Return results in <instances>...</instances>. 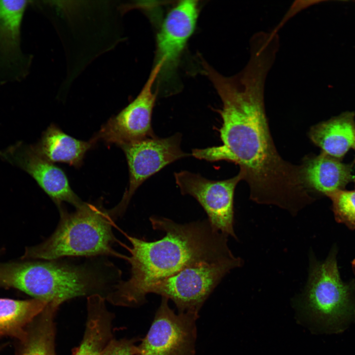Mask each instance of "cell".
<instances>
[{
  "label": "cell",
  "mask_w": 355,
  "mask_h": 355,
  "mask_svg": "<svg viewBox=\"0 0 355 355\" xmlns=\"http://www.w3.org/2000/svg\"><path fill=\"white\" fill-rule=\"evenodd\" d=\"M198 16L196 0L180 1L166 15L157 36L156 63L161 64L164 73H170L177 65L194 32Z\"/></svg>",
  "instance_id": "obj_11"
},
{
  "label": "cell",
  "mask_w": 355,
  "mask_h": 355,
  "mask_svg": "<svg viewBox=\"0 0 355 355\" xmlns=\"http://www.w3.org/2000/svg\"><path fill=\"white\" fill-rule=\"evenodd\" d=\"M312 264L299 304L316 322L335 326L355 313L352 288L341 278L334 251L324 261Z\"/></svg>",
  "instance_id": "obj_5"
},
{
  "label": "cell",
  "mask_w": 355,
  "mask_h": 355,
  "mask_svg": "<svg viewBox=\"0 0 355 355\" xmlns=\"http://www.w3.org/2000/svg\"><path fill=\"white\" fill-rule=\"evenodd\" d=\"M156 63L138 96L118 114L110 118L94 138L119 146L156 136L151 125L156 94L153 85L161 71Z\"/></svg>",
  "instance_id": "obj_10"
},
{
  "label": "cell",
  "mask_w": 355,
  "mask_h": 355,
  "mask_svg": "<svg viewBox=\"0 0 355 355\" xmlns=\"http://www.w3.org/2000/svg\"><path fill=\"white\" fill-rule=\"evenodd\" d=\"M21 163L58 206L66 202L77 208L83 203L72 190L64 172L35 150L27 151L21 158Z\"/></svg>",
  "instance_id": "obj_13"
},
{
  "label": "cell",
  "mask_w": 355,
  "mask_h": 355,
  "mask_svg": "<svg viewBox=\"0 0 355 355\" xmlns=\"http://www.w3.org/2000/svg\"><path fill=\"white\" fill-rule=\"evenodd\" d=\"M265 84L246 75L219 81L215 88L223 105L218 110L222 144L193 149L191 155L238 165L251 200L295 215L314 199L304 183L301 165L284 160L274 143L265 109Z\"/></svg>",
  "instance_id": "obj_1"
},
{
  "label": "cell",
  "mask_w": 355,
  "mask_h": 355,
  "mask_svg": "<svg viewBox=\"0 0 355 355\" xmlns=\"http://www.w3.org/2000/svg\"><path fill=\"white\" fill-rule=\"evenodd\" d=\"M48 304L36 298H0V339L9 337L16 340L20 338L28 324Z\"/></svg>",
  "instance_id": "obj_19"
},
{
  "label": "cell",
  "mask_w": 355,
  "mask_h": 355,
  "mask_svg": "<svg viewBox=\"0 0 355 355\" xmlns=\"http://www.w3.org/2000/svg\"><path fill=\"white\" fill-rule=\"evenodd\" d=\"M112 315L99 294L87 299V319L83 340L74 355H100L111 339Z\"/></svg>",
  "instance_id": "obj_17"
},
{
  "label": "cell",
  "mask_w": 355,
  "mask_h": 355,
  "mask_svg": "<svg viewBox=\"0 0 355 355\" xmlns=\"http://www.w3.org/2000/svg\"><path fill=\"white\" fill-rule=\"evenodd\" d=\"M181 135L175 134L168 138L156 136L121 146L127 159L129 184L122 200L109 210L113 217L121 215L139 186L147 178L177 160L191 156L180 147Z\"/></svg>",
  "instance_id": "obj_7"
},
{
  "label": "cell",
  "mask_w": 355,
  "mask_h": 355,
  "mask_svg": "<svg viewBox=\"0 0 355 355\" xmlns=\"http://www.w3.org/2000/svg\"><path fill=\"white\" fill-rule=\"evenodd\" d=\"M243 264V260L234 255L214 262L188 266L153 285L149 293H155L171 300L178 313L198 314L222 279Z\"/></svg>",
  "instance_id": "obj_6"
},
{
  "label": "cell",
  "mask_w": 355,
  "mask_h": 355,
  "mask_svg": "<svg viewBox=\"0 0 355 355\" xmlns=\"http://www.w3.org/2000/svg\"><path fill=\"white\" fill-rule=\"evenodd\" d=\"M60 219L54 232L25 249L22 259L54 260L65 256H119L112 248L115 238L108 211L83 202L69 213L59 206Z\"/></svg>",
  "instance_id": "obj_4"
},
{
  "label": "cell",
  "mask_w": 355,
  "mask_h": 355,
  "mask_svg": "<svg viewBox=\"0 0 355 355\" xmlns=\"http://www.w3.org/2000/svg\"><path fill=\"white\" fill-rule=\"evenodd\" d=\"M96 142L94 138L88 142L76 139L52 124L44 132L35 150L51 163L62 162L78 167Z\"/></svg>",
  "instance_id": "obj_16"
},
{
  "label": "cell",
  "mask_w": 355,
  "mask_h": 355,
  "mask_svg": "<svg viewBox=\"0 0 355 355\" xmlns=\"http://www.w3.org/2000/svg\"><path fill=\"white\" fill-rule=\"evenodd\" d=\"M352 267H353V270H354V272H355V259H354L353 260V261H352Z\"/></svg>",
  "instance_id": "obj_23"
},
{
  "label": "cell",
  "mask_w": 355,
  "mask_h": 355,
  "mask_svg": "<svg viewBox=\"0 0 355 355\" xmlns=\"http://www.w3.org/2000/svg\"><path fill=\"white\" fill-rule=\"evenodd\" d=\"M309 137L322 152L340 159L355 149V113L346 111L312 126Z\"/></svg>",
  "instance_id": "obj_14"
},
{
  "label": "cell",
  "mask_w": 355,
  "mask_h": 355,
  "mask_svg": "<svg viewBox=\"0 0 355 355\" xmlns=\"http://www.w3.org/2000/svg\"><path fill=\"white\" fill-rule=\"evenodd\" d=\"M301 165L304 181L308 189L326 196L335 191L344 189L354 179L353 164L344 163L322 152L318 155L305 157Z\"/></svg>",
  "instance_id": "obj_12"
},
{
  "label": "cell",
  "mask_w": 355,
  "mask_h": 355,
  "mask_svg": "<svg viewBox=\"0 0 355 355\" xmlns=\"http://www.w3.org/2000/svg\"><path fill=\"white\" fill-rule=\"evenodd\" d=\"M59 306L48 303L15 340V355H56L54 318Z\"/></svg>",
  "instance_id": "obj_15"
},
{
  "label": "cell",
  "mask_w": 355,
  "mask_h": 355,
  "mask_svg": "<svg viewBox=\"0 0 355 355\" xmlns=\"http://www.w3.org/2000/svg\"><path fill=\"white\" fill-rule=\"evenodd\" d=\"M174 177L181 193L192 196L202 207L214 231L237 239L234 228V195L237 185L243 180L240 173L222 180L208 179L187 171L175 173Z\"/></svg>",
  "instance_id": "obj_9"
},
{
  "label": "cell",
  "mask_w": 355,
  "mask_h": 355,
  "mask_svg": "<svg viewBox=\"0 0 355 355\" xmlns=\"http://www.w3.org/2000/svg\"><path fill=\"white\" fill-rule=\"evenodd\" d=\"M111 280L98 268L55 261L0 263V287L60 306L103 288Z\"/></svg>",
  "instance_id": "obj_3"
},
{
  "label": "cell",
  "mask_w": 355,
  "mask_h": 355,
  "mask_svg": "<svg viewBox=\"0 0 355 355\" xmlns=\"http://www.w3.org/2000/svg\"><path fill=\"white\" fill-rule=\"evenodd\" d=\"M26 0H0V51L5 62L20 61V28Z\"/></svg>",
  "instance_id": "obj_18"
},
{
  "label": "cell",
  "mask_w": 355,
  "mask_h": 355,
  "mask_svg": "<svg viewBox=\"0 0 355 355\" xmlns=\"http://www.w3.org/2000/svg\"><path fill=\"white\" fill-rule=\"evenodd\" d=\"M152 228L165 233L160 240L147 241L128 236L132 244L131 275L115 284L107 296L111 303L136 306L146 302L150 287L188 266L231 257L228 237L214 231L208 219L181 224L167 218L151 216Z\"/></svg>",
  "instance_id": "obj_2"
},
{
  "label": "cell",
  "mask_w": 355,
  "mask_h": 355,
  "mask_svg": "<svg viewBox=\"0 0 355 355\" xmlns=\"http://www.w3.org/2000/svg\"><path fill=\"white\" fill-rule=\"evenodd\" d=\"M8 344V343H4L3 344H0V352L5 347H6Z\"/></svg>",
  "instance_id": "obj_22"
},
{
  "label": "cell",
  "mask_w": 355,
  "mask_h": 355,
  "mask_svg": "<svg viewBox=\"0 0 355 355\" xmlns=\"http://www.w3.org/2000/svg\"><path fill=\"white\" fill-rule=\"evenodd\" d=\"M354 180L355 183V177H354Z\"/></svg>",
  "instance_id": "obj_24"
},
{
  "label": "cell",
  "mask_w": 355,
  "mask_h": 355,
  "mask_svg": "<svg viewBox=\"0 0 355 355\" xmlns=\"http://www.w3.org/2000/svg\"><path fill=\"white\" fill-rule=\"evenodd\" d=\"M327 196L332 201L336 220L355 229V189L338 190Z\"/></svg>",
  "instance_id": "obj_20"
},
{
  "label": "cell",
  "mask_w": 355,
  "mask_h": 355,
  "mask_svg": "<svg viewBox=\"0 0 355 355\" xmlns=\"http://www.w3.org/2000/svg\"><path fill=\"white\" fill-rule=\"evenodd\" d=\"M168 300L162 297L147 333L136 346L135 355H195L199 314H177Z\"/></svg>",
  "instance_id": "obj_8"
},
{
  "label": "cell",
  "mask_w": 355,
  "mask_h": 355,
  "mask_svg": "<svg viewBox=\"0 0 355 355\" xmlns=\"http://www.w3.org/2000/svg\"><path fill=\"white\" fill-rule=\"evenodd\" d=\"M137 340L111 339L100 355H135Z\"/></svg>",
  "instance_id": "obj_21"
}]
</instances>
